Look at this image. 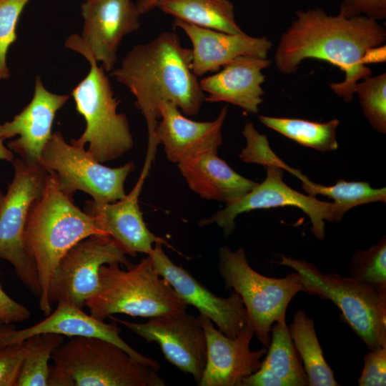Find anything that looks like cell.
Listing matches in <instances>:
<instances>
[{
    "mask_svg": "<svg viewBox=\"0 0 386 386\" xmlns=\"http://www.w3.org/2000/svg\"><path fill=\"white\" fill-rule=\"evenodd\" d=\"M386 29L365 16L328 15L323 9L298 11L282 34L274 56L280 73L297 71L307 59L325 61L345 72V79L330 84L331 89L346 102L353 99L356 84L370 76L365 62L369 51L385 44Z\"/></svg>",
    "mask_w": 386,
    "mask_h": 386,
    "instance_id": "1",
    "label": "cell"
},
{
    "mask_svg": "<svg viewBox=\"0 0 386 386\" xmlns=\"http://www.w3.org/2000/svg\"><path fill=\"white\" fill-rule=\"evenodd\" d=\"M192 49L182 46L172 31L134 46L110 75L135 98V106L145 119L148 146L144 163L152 164L157 147L155 129L163 102L174 104L183 114L197 115L205 94L191 68Z\"/></svg>",
    "mask_w": 386,
    "mask_h": 386,
    "instance_id": "2",
    "label": "cell"
},
{
    "mask_svg": "<svg viewBox=\"0 0 386 386\" xmlns=\"http://www.w3.org/2000/svg\"><path fill=\"white\" fill-rule=\"evenodd\" d=\"M96 234L108 236L74 204L71 195L59 189L54 176L48 173L43 194L30 208L24 235L25 249L38 274L41 290L39 305L44 315L51 312L47 293L59 262L76 243Z\"/></svg>",
    "mask_w": 386,
    "mask_h": 386,
    "instance_id": "3",
    "label": "cell"
},
{
    "mask_svg": "<svg viewBox=\"0 0 386 386\" xmlns=\"http://www.w3.org/2000/svg\"><path fill=\"white\" fill-rule=\"evenodd\" d=\"M53 352L48 386H164L158 370L102 339L73 337Z\"/></svg>",
    "mask_w": 386,
    "mask_h": 386,
    "instance_id": "4",
    "label": "cell"
},
{
    "mask_svg": "<svg viewBox=\"0 0 386 386\" xmlns=\"http://www.w3.org/2000/svg\"><path fill=\"white\" fill-rule=\"evenodd\" d=\"M66 48L75 51L89 62L87 75L72 90L76 109L85 119L86 128L71 144L84 147L99 162L114 160L133 147V137L125 114L118 113L120 103L103 66L98 65L81 36H70Z\"/></svg>",
    "mask_w": 386,
    "mask_h": 386,
    "instance_id": "5",
    "label": "cell"
},
{
    "mask_svg": "<svg viewBox=\"0 0 386 386\" xmlns=\"http://www.w3.org/2000/svg\"><path fill=\"white\" fill-rule=\"evenodd\" d=\"M120 265L101 267L98 289L85 303L91 315L104 321L116 314L150 318L186 310L187 305L159 274L149 255L127 269Z\"/></svg>",
    "mask_w": 386,
    "mask_h": 386,
    "instance_id": "6",
    "label": "cell"
},
{
    "mask_svg": "<svg viewBox=\"0 0 386 386\" xmlns=\"http://www.w3.org/2000/svg\"><path fill=\"white\" fill-rule=\"evenodd\" d=\"M277 263L300 275L305 292L332 301L370 350L386 347L385 289L337 273H323L310 262L283 254Z\"/></svg>",
    "mask_w": 386,
    "mask_h": 386,
    "instance_id": "7",
    "label": "cell"
},
{
    "mask_svg": "<svg viewBox=\"0 0 386 386\" xmlns=\"http://www.w3.org/2000/svg\"><path fill=\"white\" fill-rule=\"evenodd\" d=\"M219 257V272L225 288L240 295L254 335L267 348L273 325L286 320L290 301L304 292L300 275L295 272L283 278L264 276L250 267L242 248L232 251L222 246Z\"/></svg>",
    "mask_w": 386,
    "mask_h": 386,
    "instance_id": "8",
    "label": "cell"
},
{
    "mask_svg": "<svg viewBox=\"0 0 386 386\" xmlns=\"http://www.w3.org/2000/svg\"><path fill=\"white\" fill-rule=\"evenodd\" d=\"M11 163L13 179L6 193L0 192V258L11 263L18 278L39 298V279L25 249L24 235L30 208L43 194L48 172L40 164H31L19 157Z\"/></svg>",
    "mask_w": 386,
    "mask_h": 386,
    "instance_id": "9",
    "label": "cell"
},
{
    "mask_svg": "<svg viewBox=\"0 0 386 386\" xmlns=\"http://www.w3.org/2000/svg\"><path fill=\"white\" fill-rule=\"evenodd\" d=\"M40 165L54 176L63 192L73 196L82 191L102 203L114 202L126 196L125 181L135 169L132 162L116 168L106 167L84 147L66 142L59 131L52 133L45 145Z\"/></svg>",
    "mask_w": 386,
    "mask_h": 386,
    "instance_id": "10",
    "label": "cell"
},
{
    "mask_svg": "<svg viewBox=\"0 0 386 386\" xmlns=\"http://www.w3.org/2000/svg\"><path fill=\"white\" fill-rule=\"evenodd\" d=\"M126 255L109 236L96 234L81 240L55 267L48 289L49 304L66 302L83 308L98 289L101 267L119 263L129 268L133 264Z\"/></svg>",
    "mask_w": 386,
    "mask_h": 386,
    "instance_id": "11",
    "label": "cell"
},
{
    "mask_svg": "<svg viewBox=\"0 0 386 386\" xmlns=\"http://www.w3.org/2000/svg\"><path fill=\"white\" fill-rule=\"evenodd\" d=\"M265 167L267 176L262 183H257L245 195L227 204L210 217L200 220L198 225L216 224L228 237L235 229V219L239 214L254 209L289 206L300 209L310 217L312 234L322 240L325 236V222L341 221L343 215L334 202L321 201L293 189L284 182L282 169L273 165Z\"/></svg>",
    "mask_w": 386,
    "mask_h": 386,
    "instance_id": "12",
    "label": "cell"
},
{
    "mask_svg": "<svg viewBox=\"0 0 386 386\" xmlns=\"http://www.w3.org/2000/svg\"><path fill=\"white\" fill-rule=\"evenodd\" d=\"M148 342L157 343L165 359L179 370L200 381L207 360V341L199 317L186 310L149 318L136 323L109 316Z\"/></svg>",
    "mask_w": 386,
    "mask_h": 386,
    "instance_id": "13",
    "label": "cell"
},
{
    "mask_svg": "<svg viewBox=\"0 0 386 386\" xmlns=\"http://www.w3.org/2000/svg\"><path fill=\"white\" fill-rule=\"evenodd\" d=\"M159 274L166 279L179 297L194 306L199 315L207 317L223 334L234 338L249 322L240 295L233 291L228 297L215 295L184 267L174 264L156 243L150 254Z\"/></svg>",
    "mask_w": 386,
    "mask_h": 386,
    "instance_id": "14",
    "label": "cell"
},
{
    "mask_svg": "<svg viewBox=\"0 0 386 386\" xmlns=\"http://www.w3.org/2000/svg\"><path fill=\"white\" fill-rule=\"evenodd\" d=\"M207 341V360L199 386H241L244 378L257 372L267 348L252 350L254 335L249 321L234 338L216 328L207 317L199 315Z\"/></svg>",
    "mask_w": 386,
    "mask_h": 386,
    "instance_id": "15",
    "label": "cell"
},
{
    "mask_svg": "<svg viewBox=\"0 0 386 386\" xmlns=\"http://www.w3.org/2000/svg\"><path fill=\"white\" fill-rule=\"evenodd\" d=\"M122 330L116 322L108 324L99 320L82 308L66 302H59L54 312L41 322L22 330L11 324L0 325V347L23 342L38 334L54 333L64 337H96L109 341L126 351L137 361L159 370V363L138 352L120 337Z\"/></svg>",
    "mask_w": 386,
    "mask_h": 386,
    "instance_id": "16",
    "label": "cell"
},
{
    "mask_svg": "<svg viewBox=\"0 0 386 386\" xmlns=\"http://www.w3.org/2000/svg\"><path fill=\"white\" fill-rule=\"evenodd\" d=\"M81 38L95 61L111 72L122 39L140 26V13L132 0H89L81 4Z\"/></svg>",
    "mask_w": 386,
    "mask_h": 386,
    "instance_id": "17",
    "label": "cell"
},
{
    "mask_svg": "<svg viewBox=\"0 0 386 386\" xmlns=\"http://www.w3.org/2000/svg\"><path fill=\"white\" fill-rule=\"evenodd\" d=\"M148 174L142 171L135 186L123 199L108 203L89 200L84 210L126 254L132 257L137 253L150 254L156 243L172 247L165 239L153 234L143 219L139 197Z\"/></svg>",
    "mask_w": 386,
    "mask_h": 386,
    "instance_id": "18",
    "label": "cell"
},
{
    "mask_svg": "<svg viewBox=\"0 0 386 386\" xmlns=\"http://www.w3.org/2000/svg\"><path fill=\"white\" fill-rule=\"evenodd\" d=\"M69 97L49 91L36 76L31 102L11 121L0 126L4 140L19 136L8 143V148L26 162L40 164L41 154L52 134L56 114Z\"/></svg>",
    "mask_w": 386,
    "mask_h": 386,
    "instance_id": "19",
    "label": "cell"
},
{
    "mask_svg": "<svg viewBox=\"0 0 386 386\" xmlns=\"http://www.w3.org/2000/svg\"><path fill=\"white\" fill-rule=\"evenodd\" d=\"M155 129L158 144L164 147L168 160L178 164L192 157L217 152L222 144V127L227 114L224 107L213 121L197 122L185 117L172 102H163Z\"/></svg>",
    "mask_w": 386,
    "mask_h": 386,
    "instance_id": "20",
    "label": "cell"
},
{
    "mask_svg": "<svg viewBox=\"0 0 386 386\" xmlns=\"http://www.w3.org/2000/svg\"><path fill=\"white\" fill-rule=\"evenodd\" d=\"M174 25L189 38L192 48L191 68L201 76L217 72L227 64L242 56L267 58L272 43L266 37L226 33L199 27L174 19Z\"/></svg>",
    "mask_w": 386,
    "mask_h": 386,
    "instance_id": "21",
    "label": "cell"
},
{
    "mask_svg": "<svg viewBox=\"0 0 386 386\" xmlns=\"http://www.w3.org/2000/svg\"><path fill=\"white\" fill-rule=\"evenodd\" d=\"M267 58L239 56L224 65L214 74L199 80L208 102H227L248 113L257 114L263 102L265 81L262 71L270 66Z\"/></svg>",
    "mask_w": 386,
    "mask_h": 386,
    "instance_id": "22",
    "label": "cell"
},
{
    "mask_svg": "<svg viewBox=\"0 0 386 386\" xmlns=\"http://www.w3.org/2000/svg\"><path fill=\"white\" fill-rule=\"evenodd\" d=\"M177 165L189 187L207 200L228 204L240 199L257 184L237 173L217 156V152H205Z\"/></svg>",
    "mask_w": 386,
    "mask_h": 386,
    "instance_id": "23",
    "label": "cell"
},
{
    "mask_svg": "<svg viewBox=\"0 0 386 386\" xmlns=\"http://www.w3.org/2000/svg\"><path fill=\"white\" fill-rule=\"evenodd\" d=\"M260 368L241 386H307V377L290 335L286 320L276 322Z\"/></svg>",
    "mask_w": 386,
    "mask_h": 386,
    "instance_id": "24",
    "label": "cell"
},
{
    "mask_svg": "<svg viewBox=\"0 0 386 386\" xmlns=\"http://www.w3.org/2000/svg\"><path fill=\"white\" fill-rule=\"evenodd\" d=\"M156 7L195 26L229 34L245 32L237 24L229 0H160Z\"/></svg>",
    "mask_w": 386,
    "mask_h": 386,
    "instance_id": "25",
    "label": "cell"
},
{
    "mask_svg": "<svg viewBox=\"0 0 386 386\" xmlns=\"http://www.w3.org/2000/svg\"><path fill=\"white\" fill-rule=\"evenodd\" d=\"M288 329L296 351L302 360L308 385L338 386L334 372L324 357L312 319L304 311L297 310Z\"/></svg>",
    "mask_w": 386,
    "mask_h": 386,
    "instance_id": "26",
    "label": "cell"
},
{
    "mask_svg": "<svg viewBox=\"0 0 386 386\" xmlns=\"http://www.w3.org/2000/svg\"><path fill=\"white\" fill-rule=\"evenodd\" d=\"M259 121L267 127L307 147L322 152L338 148L337 119L327 122H317L295 118L274 117L260 115Z\"/></svg>",
    "mask_w": 386,
    "mask_h": 386,
    "instance_id": "27",
    "label": "cell"
},
{
    "mask_svg": "<svg viewBox=\"0 0 386 386\" xmlns=\"http://www.w3.org/2000/svg\"><path fill=\"white\" fill-rule=\"evenodd\" d=\"M64 337L54 333L32 335L23 342L26 349L15 386H48L49 360L64 342Z\"/></svg>",
    "mask_w": 386,
    "mask_h": 386,
    "instance_id": "28",
    "label": "cell"
},
{
    "mask_svg": "<svg viewBox=\"0 0 386 386\" xmlns=\"http://www.w3.org/2000/svg\"><path fill=\"white\" fill-rule=\"evenodd\" d=\"M302 184V189L308 195H322L332 199L343 216L355 207L386 201L385 187L373 188L366 182H347L340 179L334 185L325 186L309 180Z\"/></svg>",
    "mask_w": 386,
    "mask_h": 386,
    "instance_id": "29",
    "label": "cell"
},
{
    "mask_svg": "<svg viewBox=\"0 0 386 386\" xmlns=\"http://www.w3.org/2000/svg\"><path fill=\"white\" fill-rule=\"evenodd\" d=\"M363 113L372 127L380 132H386V73L368 76L354 87Z\"/></svg>",
    "mask_w": 386,
    "mask_h": 386,
    "instance_id": "30",
    "label": "cell"
},
{
    "mask_svg": "<svg viewBox=\"0 0 386 386\" xmlns=\"http://www.w3.org/2000/svg\"><path fill=\"white\" fill-rule=\"evenodd\" d=\"M352 278L386 290V239L382 237L368 249L354 253L350 264Z\"/></svg>",
    "mask_w": 386,
    "mask_h": 386,
    "instance_id": "31",
    "label": "cell"
},
{
    "mask_svg": "<svg viewBox=\"0 0 386 386\" xmlns=\"http://www.w3.org/2000/svg\"><path fill=\"white\" fill-rule=\"evenodd\" d=\"M242 134L246 139V146L242 149L239 157L247 163H255L267 167L277 166L289 172L301 182L306 181L308 177L302 174L299 169H294L285 164L270 148L269 141L265 134H260L252 122L245 124Z\"/></svg>",
    "mask_w": 386,
    "mask_h": 386,
    "instance_id": "32",
    "label": "cell"
},
{
    "mask_svg": "<svg viewBox=\"0 0 386 386\" xmlns=\"http://www.w3.org/2000/svg\"><path fill=\"white\" fill-rule=\"evenodd\" d=\"M30 0H0V81L10 76L6 55L16 40V25L21 14Z\"/></svg>",
    "mask_w": 386,
    "mask_h": 386,
    "instance_id": "33",
    "label": "cell"
},
{
    "mask_svg": "<svg viewBox=\"0 0 386 386\" xmlns=\"http://www.w3.org/2000/svg\"><path fill=\"white\" fill-rule=\"evenodd\" d=\"M26 354L24 342L0 347V386H15Z\"/></svg>",
    "mask_w": 386,
    "mask_h": 386,
    "instance_id": "34",
    "label": "cell"
},
{
    "mask_svg": "<svg viewBox=\"0 0 386 386\" xmlns=\"http://www.w3.org/2000/svg\"><path fill=\"white\" fill-rule=\"evenodd\" d=\"M360 386L386 385V347L370 350L364 357V367L358 379Z\"/></svg>",
    "mask_w": 386,
    "mask_h": 386,
    "instance_id": "35",
    "label": "cell"
},
{
    "mask_svg": "<svg viewBox=\"0 0 386 386\" xmlns=\"http://www.w3.org/2000/svg\"><path fill=\"white\" fill-rule=\"evenodd\" d=\"M339 13L347 17L365 16L380 21L386 17V0H342Z\"/></svg>",
    "mask_w": 386,
    "mask_h": 386,
    "instance_id": "36",
    "label": "cell"
},
{
    "mask_svg": "<svg viewBox=\"0 0 386 386\" xmlns=\"http://www.w3.org/2000/svg\"><path fill=\"white\" fill-rule=\"evenodd\" d=\"M29 317V310L6 295L0 282V317L4 323L21 322Z\"/></svg>",
    "mask_w": 386,
    "mask_h": 386,
    "instance_id": "37",
    "label": "cell"
},
{
    "mask_svg": "<svg viewBox=\"0 0 386 386\" xmlns=\"http://www.w3.org/2000/svg\"><path fill=\"white\" fill-rule=\"evenodd\" d=\"M159 1L160 0H138L136 5L142 15L155 8Z\"/></svg>",
    "mask_w": 386,
    "mask_h": 386,
    "instance_id": "38",
    "label": "cell"
},
{
    "mask_svg": "<svg viewBox=\"0 0 386 386\" xmlns=\"http://www.w3.org/2000/svg\"><path fill=\"white\" fill-rule=\"evenodd\" d=\"M1 126V124H0ZM0 159L12 162L14 159V152L4 144V139L0 136Z\"/></svg>",
    "mask_w": 386,
    "mask_h": 386,
    "instance_id": "39",
    "label": "cell"
},
{
    "mask_svg": "<svg viewBox=\"0 0 386 386\" xmlns=\"http://www.w3.org/2000/svg\"><path fill=\"white\" fill-rule=\"evenodd\" d=\"M2 324H4V322H3V320H2L1 319V317H0V325H2Z\"/></svg>",
    "mask_w": 386,
    "mask_h": 386,
    "instance_id": "40",
    "label": "cell"
},
{
    "mask_svg": "<svg viewBox=\"0 0 386 386\" xmlns=\"http://www.w3.org/2000/svg\"><path fill=\"white\" fill-rule=\"evenodd\" d=\"M86 1H89V0H86Z\"/></svg>",
    "mask_w": 386,
    "mask_h": 386,
    "instance_id": "41",
    "label": "cell"
}]
</instances>
